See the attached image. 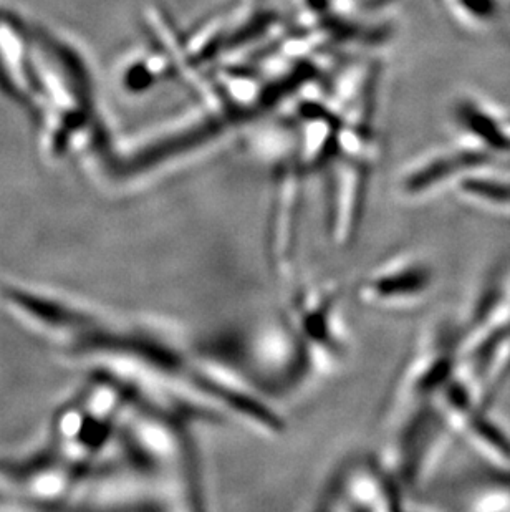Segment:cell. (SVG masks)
Here are the masks:
<instances>
[{
  "instance_id": "obj_1",
  "label": "cell",
  "mask_w": 510,
  "mask_h": 512,
  "mask_svg": "<svg viewBox=\"0 0 510 512\" xmlns=\"http://www.w3.org/2000/svg\"><path fill=\"white\" fill-rule=\"evenodd\" d=\"M340 294L335 282L300 284L294 289L284 320L315 375L333 373L347 358L348 343L340 319Z\"/></svg>"
},
{
  "instance_id": "obj_3",
  "label": "cell",
  "mask_w": 510,
  "mask_h": 512,
  "mask_svg": "<svg viewBox=\"0 0 510 512\" xmlns=\"http://www.w3.org/2000/svg\"><path fill=\"white\" fill-rule=\"evenodd\" d=\"M434 289V269L418 252H398L371 267L355 287L358 304L368 309H416Z\"/></svg>"
},
{
  "instance_id": "obj_4",
  "label": "cell",
  "mask_w": 510,
  "mask_h": 512,
  "mask_svg": "<svg viewBox=\"0 0 510 512\" xmlns=\"http://www.w3.org/2000/svg\"><path fill=\"white\" fill-rule=\"evenodd\" d=\"M304 166L300 161L280 170L270 199L265 252L270 269L280 281H294L295 259L299 252Z\"/></svg>"
},
{
  "instance_id": "obj_5",
  "label": "cell",
  "mask_w": 510,
  "mask_h": 512,
  "mask_svg": "<svg viewBox=\"0 0 510 512\" xmlns=\"http://www.w3.org/2000/svg\"><path fill=\"white\" fill-rule=\"evenodd\" d=\"M462 436L492 461L510 463V436H507L496 423H492L487 418V413L472 421Z\"/></svg>"
},
{
  "instance_id": "obj_2",
  "label": "cell",
  "mask_w": 510,
  "mask_h": 512,
  "mask_svg": "<svg viewBox=\"0 0 510 512\" xmlns=\"http://www.w3.org/2000/svg\"><path fill=\"white\" fill-rule=\"evenodd\" d=\"M405 484L386 459L350 456L338 464L318 496L322 511H401Z\"/></svg>"
}]
</instances>
